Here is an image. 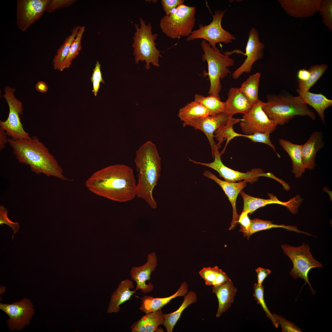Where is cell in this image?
<instances>
[{"mask_svg":"<svg viewBox=\"0 0 332 332\" xmlns=\"http://www.w3.org/2000/svg\"><path fill=\"white\" fill-rule=\"evenodd\" d=\"M183 0H161L162 7L166 13V15L168 16L172 13V11L176 9L180 5L183 4Z\"/></svg>","mask_w":332,"mask_h":332,"instance_id":"45","label":"cell"},{"mask_svg":"<svg viewBox=\"0 0 332 332\" xmlns=\"http://www.w3.org/2000/svg\"><path fill=\"white\" fill-rule=\"evenodd\" d=\"M194 101L200 103L209 112L210 116H214L223 113L225 107V102L221 101L220 98L216 96L209 95L204 97L200 94H196Z\"/></svg>","mask_w":332,"mask_h":332,"instance_id":"35","label":"cell"},{"mask_svg":"<svg viewBox=\"0 0 332 332\" xmlns=\"http://www.w3.org/2000/svg\"><path fill=\"white\" fill-rule=\"evenodd\" d=\"M227 10H215L212 15V21L208 25H199V29L192 31L187 38L188 41L196 39H203L208 42L211 46L215 47L217 43H231L236 38L234 35L223 29L221 22Z\"/></svg>","mask_w":332,"mask_h":332,"instance_id":"11","label":"cell"},{"mask_svg":"<svg viewBox=\"0 0 332 332\" xmlns=\"http://www.w3.org/2000/svg\"><path fill=\"white\" fill-rule=\"evenodd\" d=\"M253 295L257 303L260 305L267 316L271 320L273 325L276 328H278L279 323L273 314L270 311L265 302L264 296V286L262 285H259L257 283L254 284Z\"/></svg>","mask_w":332,"mask_h":332,"instance_id":"38","label":"cell"},{"mask_svg":"<svg viewBox=\"0 0 332 332\" xmlns=\"http://www.w3.org/2000/svg\"><path fill=\"white\" fill-rule=\"evenodd\" d=\"M241 119L229 118L227 123L223 126L217 129L214 132V137L218 143L216 145L218 148L221 146V144L226 140L225 146L220 152L222 155L225 152L228 144L231 140L237 136H241V134L234 131L233 125L235 124L240 122Z\"/></svg>","mask_w":332,"mask_h":332,"instance_id":"31","label":"cell"},{"mask_svg":"<svg viewBox=\"0 0 332 332\" xmlns=\"http://www.w3.org/2000/svg\"><path fill=\"white\" fill-rule=\"evenodd\" d=\"M201 46L204 52L202 60L207 62L208 66V72H204V75L208 76L210 81L208 93L220 99L219 93L222 88L220 80L230 73L228 67L234 65L235 61L229 56L233 53H238V50L222 53L217 47L211 46L204 40L202 41Z\"/></svg>","mask_w":332,"mask_h":332,"instance_id":"5","label":"cell"},{"mask_svg":"<svg viewBox=\"0 0 332 332\" xmlns=\"http://www.w3.org/2000/svg\"><path fill=\"white\" fill-rule=\"evenodd\" d=\"M80 26L73 28L71 34L66 38L63 44L57 50V54L53 59V66L55 69L61 71L63 63L69 52L71 46L79 31Z\"/></svg>","mask_w":332,"mask_h":332,"instance_id":"34","label":"cell"},{"mask_svg":"<svg viewBox=\"0 0 332 332\" xmlns=\"http://www.w3.org/2000/svg\"><path fill=\"white\" fill-rule=\"evenodd\" d=\"M184 297V300L178 309L172 313L164 314V321L163 325L167 332H172L184 310L189 305L196 302L197 300V294L194 291L188 292Z\"/></svg>","mask_w":332,"mask_h":332,"instance_id":"29","label":"cell"},{"mask_svg":"<svg viewBox=\"0 0 332 332\" xmlns=\"http://www.w3.org/2000/svg\"><path fill=\"white\" fill-rule=\"evenodd\" d=\"M3 95L9 106V113L7 119L0 121L1 128L4 130L7 135L14 140L29 139L31 138L24 130L19 115L23 111L22 102L15 97V89L6 86Z\"/></svg>","mask_w":332,"mask_h":332,"instance_id":"9","label":"cell"},{"mask_svg":"<svg viewBox=\"0 0 332 332\" xmlns=\"http://www.w3.org/2000/svg\"><path fill=\"white\" fill-rule=\"evenodd\" d=\"M229 116L224 113L214 116L191 119L183 121L184 127L189 126L202 131L205 134L211 146L212 155L216 144L214 140V133L227 122Z\"/></svg>","mask_w":332,"mask_h":332,"instance_id":"16","label":"cell"},{"mask_svg":"<svg viewBox=\"0 0 332 332\" xmlns=\"http://www.w3.org/2000/svg\"><path fill=\"white\" fill-rule=\"evenodd\" d=\"M134 287L132 281L127 279L121 282L112 294L107 312L108 313L119 312L121 304L129 300L136 290H131Z\"/></svg>","mask_w":332,"mask_h":332,"instance_id":"25","label":"cell"},{"mask_svg":"<svg viewBox=\"0 0 332 332\" xmlns=\"http://www.w3.org/2000/svg\"><path fill=\"white\" fill-rule=\"evenodd\" d=\"M324 145L322 132L318 131L313 132L308 140L302 145V161L306 169H314L316 154Z\"/></svg>","mask_w":332,"mask_h":332,"instance_id":"21","label":"cell"},{"mask_svg":"<svg viewBox=\"0 0 332 332\" xmlns=\"http://www.w3.org/2000/svg\"><path fill=\"white\" fill-rule=\"evenodd\" d=\"M239 193L243 200V211H248L250 214L252 213L258 208L266 205L277 204L285 206L291 212L294 214L297 212L302 200L299 195L293 197L287 201L282 202L279 200L276 196L271 194H268L270 199H264L250 196L242 191Z\"/></svg>","mask_w":332,"mask_h":332,"instance_id":"17","label":"cell"},{"mask_svg":"<svg viewBox=\"0 0 332 332\" xmlns=\"http://www.w3.org/2000/svg\"><path fill=\"white\" fill-rule=\"evenodd\" d=\"M5 131L0 128V150H2L5 147V144L8 142V139Z\"/></svg>","mask_w":332,"mask_h":332,"instance_id":"50","label":"cell"},{"mask_svg":"<svg viewBox=\"0 0 332 332\" xmlns=\"http://www.w3.org/2000/svg\"><path fill=\"white\" fill-rule=\"evenodd\" d=\"M50 0H18L16 23L18 28L25 31L46 11Z\"/></svg>","mask_w":332,"mask_h":332,"instance_id":"13","label":"cell"},{"mask_svg":"<svg viewBox=\"0 0 332 332\" xmlns=\"http://www.w3.org/2000/svg\"><path fill=\"white\" fill-rule=\"evenodd\" d=\"M203 175L206 177L214 180L220 186L228 197L233 209L232 219L229 230L234 228L238 223L239 215L237 213L236 203L238 194L246 186L247 182L246 180L236 183L230 182L222 180L209 171H205Z\"/></svg>","mask_w":332,"mask_h":332,"instance_id":"19","label":"cell"},{"mask_svg":"<svg viewBox=\"0 0 332 332\" xmlns=\"http://www.w3.org/2000/svg\"><path fill=\"white\" fill-rule=\"evenodd\" d=\"M264 45L259 39V33L254 27L251 28L248 33L245 53L243 55L246 58L243 63L232 74L234 79L239 78L243 73H248L251 70L253 64L261 59L263 56Z\"/></svg>","mask_w":332,"mask_h":332,"instance_id":"15","label":"cell"},{"mask_svg":"<svg viewBox=\"0 0 332 332\" xmlns=\"http://www.w3.org/2000/svg\"><path fill=\"white\" fill-rule=\"evenodd\" d=\"M138 183L136 195L152 209L157 207L153 196L154 188L160 176L161 158L155 144L148 140L136 151L134 159Z\"/></svg>","mask_w":332,"mask_h":332,"instance_id":"3","label":"cell"},{"mask_svg":"<svg viewBox=\"0 0 332 332\" xmlns=\"http://www.w3.org/2000/svg\"><path fill=\"white\" fill-rule=\"evenodd\" d=\"M296 91L298 96L303 101L313 108L319 115L323 123L325 124L324 111L332 105V100L327 99L321 93H314L309 91H302L298 89Z\"/></svg>","mask_w":332,"mask_h":332,"instance_id":"28","label":"cell"},{"mask_svg":"<svg viewBox=\"0 0 332 332\" xmlns=\"http://www.w3.org/2000/svg\"><path fill=\"white\" fill-rule=\"evenodd\" d=\"M0 309L9 316L7 323L12 330H20L29 324L34 312L32 303L27 298L11 304L0 303Z\"/></svg>","mask_w":332,"mask_h":332,"instance_id":"14","label":"cell"},{"mask_svg":"<svg viewBox=\"0 0 332 332\" xmlns=\"http://www.w3.org/2000/svg\"><path fill=\"white\" fill-rule=\"evenodd\" d=\"M281 247L293 263V268L290 272V275L294 279L298 278L304 279L305 283H308L314 292L308 279V274L312 269L322 267L323 266L313 257L308 245L304 243L302 246L294 247L284 244Z\"/></svg>","mask_w":332,"mask_h":332,"instance_id":"8","label":"cell"},{"mask_svg":"<svg viewBox=\"0 0 332 332\" xmlns=\"http://www.w3.org/2000/svg\"><path fill=\"white\" fill-rule=\"evenodd\" d=\"M281 326L283 332H301V329L292 322L288 321L285 318L275 313L273 314Z\"/></svg>","mask_w":332,"mask_h":332,"instance_id":"43","label":"cell"},{"mask_svg":"<svg viewBox=\"0 0 332 332\" xmlns=\"http://www.w3.org/2000/svg\"><path fill=\"white\" fill-rule=\"evenodd\" d=\"M157 259L156 253L152 252L149 253L146 262L143 266L133 267L130 271L131 279L136 283V290H140L142 292L145 294L151 292L153 290L154 286L149 282L150 275L155 269L157 265Z\"/></svg>","mask_w":332,"mask_h":332,"instance_id":"18","label":"cell"},{"mask_svg":"<svg viewBox=\"0 0 332 332\" xmlns=\"http://www.w3.org/2000/svg\"><path fill=\"white\" fill-rule=\"evenodd\" d=\"M257 275V283L259 285H261L264 280L267 276L271 273V271L269 269L259 267L255 270Z\"/></svg>","mask_w":332,"mask_h":332,"instance_id":"49","label":"cell"},{"mask_svg":"<svg viewBox=\"0 0 332 332\" xmlns=\"http://www.w3.org/2000/svg\"><path fill=\"white\" fill-rule=\"evenodd\" d=\"M231 280L222 270L218 269L216 276L212 286H216L221 285Z\"/></svg>","mask_w":332,"mask_h":332,"instance_id":"47","label":"cell"},{"mask_svg":"<svg viewBox=\"0 0 332 332\" xmlns=\"http://www.w3.org/2000/svg\"><path fill=\"white\" fill-rule=\"evenodd\" d=\"M92 82L93 85L92 91L95 96H96L100 87L101 82L98 81H94Z\"/></svg>","mask_w":332,"mask_h":332,"instance_id":"53","label":"cell"},{"mask_svg":"<svg viewBox=\"0 0 332 332\" xmlns=\"http://www.w3.org/2000/svg\"><path fill=\"white\" fill-rule=\"evenodd\" d=\"M140 26L134 24L136 31L133 37V55L135 56V62L145 61V66L148 69L151 63L153 65L159 67V57H162L160 51L156 47L155 42L158 34H153L151 24L147 25L140 18H139Z\"/></svg>","mask_w":332,"mask_h":332,"instance_id":"6","label":"cell"},{"mask_svg":"<svg viewBox=\"0 0 332 332\" xmlns=\"http://www.w3.org/2000/svg\"><path fill=\"white\" fill-rule=\"evenodd\" d=\"M101 64L98 61H97L93 70L92 77L90 78L92 82L94 81H98L104 84L105 83L101 71Z\"/></svg>","mask_w":332,"mask_h":332,"instance_id":"48","label":"cell"},{"mask_svg":"<svg viewBox=\"0 0 332 332\" xmlns=\"http://www.w3.org/2000/svg\"><path fill=\"white\" fill-rule=\"evenodd\" d=\"M35 88L40 93H45L48 90V87L45 82L40 81L36 84Z\"/></svg>","mask_w":332,"mask_h":332,"instance_id":"52","label":"cell"},{"mask_svg":"<svg viewBox=\"0 0 332 332\" xmlns=\"http://www.w3.org/2000/svg\"><path fill=\"white\" fill-rule=\"evenodd\" d=\"M212 288L218 300V307L216 317L219 318L231 306L236 294L237 289L231 280L220 285L212 286Z\"/></svg>","mask_w":332,"mask_h":332,"instance_id":"24","label":"cell"},{"mask_svg":"<svg viewBox=\"0 0 332 332\" xmlns=\"http://www.w3.org/2000/svg\"><path fill=\"white\" fill-rule=\"evenodd\" d=\"M263 103L259 100L242 116L240 125L245 135L256 133L270 134L276 129L277 125L268 117L263 109Z\"/></svg>","mask_w":332,"mask_h":332,"instance_id":"12","label":"cell"},{"mask_svg":"<svg viewBox=\"0 0 332 332\" xmlns=\"http://www.w3.org/2000/svg\"><path fill=\"white\" fill-rule=\"evenodd\" d=\"M218 268L215 266L212 267H204L200 271L199 275L204 280L205 285L213 286Z\"/></svg>","mask_w":332,"mask_h":332,"instance_id":"41","label":"cell"},{"mask_svg":"<svg viewBox=\"0 0 332 332\" xmlns=\"http://www.w3.org/2000/svg\"><path fill=\"white\" fill-rule=\"evenodd\" d=\"M279 143L291 160L292 172L295 177H301L306 169L302 161V145L294 144L283 139H279Z\"/></svg>","mask_w":332,"mask_h":332,"instance_id":"27","label":"cell"},{"mask_svg":"<svg viewBox=\"0 0 332 332\" xmlns=\"http://www.w3.org/2000/svg\"><path fill=\"white\" fill-rule=\"evenodd\" d=\"M287 13L296 18H306L313 15L318 11L320 0H279Z\"/></svg>","mask_w":332,"mask_h":332,"instance_id":"20","label":"cell"},{"mask_svg":"<svg viewBox=\"0 0 332 332\" xmlns=\"http://www.w3.org/2000/svg\"><path fill=\"white\" fill-rule=\"evenodd\" d=\"M318 11L322 18L324 25L330 30L332 29V1L321 0Z\"/></svg>","mask_w":332,"mask_h":332,"instance_id":"39","label":"cell"},{"mask_svg":"<svg viewBox=\"0 0 332 332\" xmlns=\"http://www.w3.org/2000/svg\"><path fill=\"white\" fill-rule=\"evenodd\" d=\"M249 212L248 211H243L241 214L239 215L238 223L241 225V228L240 231L242 232L247 231L249 229L251 223L248 215Z\"/></svg>","mask_w":332,"mask_h":332,"instance_id":"46","label":"cell"},{"mask_svg":"<svg viewBox=\"0 0 332 332\" xmlns=\"http://www.w3.org/2000/svg\"><path fill=\"white\" fill-rule=\"evenodd\" d=\"M219 148L216 145L215 146L212 154L214 160L210 163H204L194 161L189 158V161L194 163L200 164L215 170L219 174V176L223 178L225 181L230 182H235L244 180L247 182H254L256 181L259 176H266L273 179L276 180L278 178L272 173H265L260 168L252 169L246 173L239 172L231 169L225 166L221 159L222 154L219 152Z\"/></svg>","mask_w":332,"mask_h":332,"instance_id":"10","label":"cell"},{"mask_svg":"<svg viewBox=\"0 0 332 332\" xmlns=\"http://www.w3.org/2000/svg\"><path fill=\"white\" fill-rule=\"evenodd\" d=\"M327 68V65L323 64L311 66L308 70L310 75L308 79L305 81L298 80V89L302 91H309L310 89L321 77Z\"/></svg>","mask_w":332,"mask_h":332,"instance_id":"36","label":"cell"},{"mask_svg":"<svg viewBox=\"0 0 332 332\" xmlns=\"http://www.w3.org/2000/svg\"><path fill=\"white\" fill-rule=\"evenodd\" d=\"M260 76L259 72L251 75L239 88L240 91L253 105L259 100L258 93Z\"/></svg>","mask_w":332,"mask_h":332,"instance_id":"33","label":"cell"},{"mask_svg":"<svg viewBox=\"0 0 332 332\" xmlns=\"http://www.w3.org/2000/svg\"><path fill=\"white\" fill-rule=\"evenodd\" d=\"M8 142L18 161L29 165L34 172L68 180L63 175L62 169L57 161L37 136L29 139L9 138Z\"/></svg>","mask_w":332,"mask_h":332,"instance_id":"2","label":"cell"},{"mask_svg":"<svg viewBox=\"0 0 332 332\" xmlns=\"http://www.w3.org/2000/svg\"><path fill=\"white\" fill-rule=\"evenodd\" d=\"M196 12L195 6L181 4L170 15L162 17L160 27L163 33L172 39L188 37L195 24Z\"/></svg>","mask_w":332,"mask_h":332,"instance_id":"7","label":"cell"},{"mask_svg":"<svg viewBox=\"0 0 332 332\" xmlns=\"http://www.w3.org/2000/svg\"><path fill=\"white\" fill-rule=\"evenodd\" d=\"M76 1L75 0H50L46 11L50 13L56 9L69 6Z\"/></svg>","mask_w":332,"mask_h":332,"instance_id":"44","label":"cell"},{"mask_svg":"<svg viewBox=\"0 0 332 332\" xmlns=\"http://www.w3.org/2000/svg\"><path fill=\"white\" fill-rule=\"evenodd\" d=\"M310 75V73L308 70L304 69L299 70L297 74V77L299 80L302 81H306Z\"/></svg>","mask_w":332,"mask_h":332,"instance_id":"51","label":"cell"},{"mask_svg":"<svg viewBox=\"0 0 332 332\" xmlns=\"http://www.w3.org/2000/svg\"><path fill=\"white\" fill-rule=\"evenodd\" d=\"M227 95V98L225 102L224 113L229 118L233 117L234 114L238 113L246 114L253 105L240 91L239 88H231Z\"/></svg>","mask_w":332,"mask_h":332,"instance_id":"22","label":"cell"},{"mask_svg":"<svg viewBox=\"0 0 332 332\" xmlns=\"http://www.w3.org/2000/svg\"><path fill=\"white\" fill-rule=\"evenodd\" d=\"M210 115L209 111L200 103L194 101L181 108L178 116L180 120H187Z\"/></svg>","mask_w":332,"mask_h":332,"instance_id":"32","label":"cell"},{"mask_svg":"<svg viewBox=\"0 0 332 332\" xmlns=\"http://www.w3.org/2000/svg\"><path fill=\"white\" fill-rule=\"evenodd\" d=\"M136 184L133 169L123 164L111 165L98 170L85 183L88 189L96 195L121 203L135 198Z\"/></svg>","mask_w":332,"mask_h":332,"instance_id":"1","label":"cell"},{"mask_svg":"<svg viewBox=\"0 0 332 332\" xmlns=\"http://www.w3.org/2000/svg\"><path fill=\"white\" fill-rule=\"evenodd\" d=\"M8 210L3 205L0 206V225H2L5 224L10 227L14 231L12 239L14 238V235L17 233L19 228V223L18 222H14L10 220L7 216Z\"/></svg>","mask_w":332,"mask_h":332,"instance_id":"42","label":"cell"},{"mask_svg":"<svg viewBox=\"0 0 332 332\" xmlns=\"http://www.w3.org/2000/svg\"><path fill=\"white\" fill-rule=\"evenodd\" d=\"M85 30L84 26H80L77 34L70 48L69 52L64 60L61 71L66 68H69L72 60L77 56L82 49L81 40Z\"/></svg>","mask_w":332,"mask_h":332,"instance_id":"37","label":"cell"},{"mask_svg":"<svg viewBox=\"0 0 332 332\" xmlns=\"http://www.w3.org/2000/svg\"><path fill=\"white\" fill-rule=\"evenodd\" d=\"M188 285L185 282L181 283L176 292L172 295L164 298H154L145 295L141 299L140 310L145 313L156 311L161 309L172 299L178 297L184 296L188 292Z\"/></svg>","mask_w":332,"mask_h":332,"instance_id":"23","label":"cell"},{"mask_svg":"<svg viewBox=\"0 0 332 332\" xmlns=\"http://www.w3.org/2000/svg\"><path fill=\"white\" fill-rule=\"evenodd\" d=\"M241 136L248 138L254 142H259L267 144L270 146L280 157V155L277 152L275 146L272 143L270 138V134L266 133H256L250 135L241 134Z\"/></svg>","mask_w":332,"mask_h":332,"instance_id":"40","label":"cell"},{"mask_svg":"<svg viewBox=\"0 0 332 332\" xmlns=\"http://www.w3.org/2000/svg\"><path fill=\"white\" fill-rule=\"evenodd\" d=\"M164 315L161 309L145 313L131 326L132 332H153L159 326L163 325Z\"/></svg>","mask_w":332,"mask_h":332,"instance_id":"26","label":"cell"},{"mask_svg":"<svg viewBox=\"0 0 332 332\" xmlns=\"http://www.w3.org/2000/svg\"><path fill=\"white\" fill-rule=\"evenodd\" d=\"M267 97L263 109L277 125H283L297 116H307L313 121L316 119L314 113L298 96H294L284 92L278 95L269 94Z\"/></svg>","mask_w":332,"mask_h":332,"instance_id":"4","label":"cell"},{"mask_svg":"<svg viewBox=\"0 0 332 332\" xmlns=\"http://www.w3.org/2000/svg\"><path fill=\"white\" fill-rule=\"evenodd\" d=\"M273 228H282L298 233H302L309 235H311L307 232L299 230L296 226L274 224L271 221L258 219H255L251 220L250 226L248 230L242 232L244 236L247 237L248 239L251 235L256 232Z\"/></svg>","mask_w":332,"mask_h":332,"instance_id":"30","label":"cell"}]
</instances>
